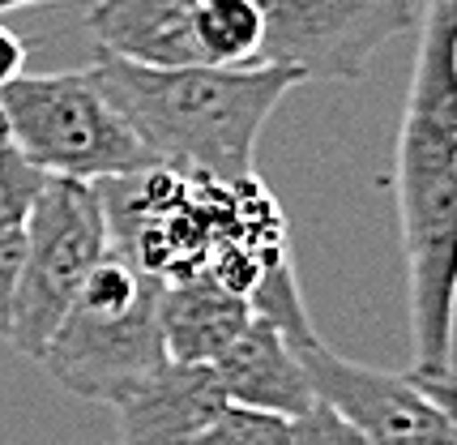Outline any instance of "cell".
<instances>
[{
	"label": "cell",
	"instance_id": "6da1fadb",
	"mask_svg": "<svg viewBox=\"0 0 457 445\" xmlns=\"http://www.w3.org/2000/svg\"><path fill=\"white\" fill-rule=\"evenodd\" d=\"M457 0H423V35L394 155L402 248L411 265L406 377L453 411V244H457Z\"/></svg>",
	"mask_w": 457,
	"mask_h": 445
},
{
	"label": "cell",
	"instance_id": "7a4b0ae2",
	"mask_svg": "<svg viewBox=\"0 0 457 445\" xmlns=\"http://www.w3.org/2000/svg\"><path fill=\"white\" fill-rule=\"evenodd\" d=\"M154 163L214 181L257 176V142L274 107L295 90V69H154L99 52L86 69Z\"/></svg>",
	"mask_w": 457,
	"mask_h": 445
},
{
	"label": "cell",
	"instance_id": "3957f363",
	"mask_svg": "<svg viewBox=\"0 0 457 445\" xmlns=\"http://www.w3.org/2000/svg\"><path fill=\"white\" fill-rule=\"evenodd\" d=\"M159 274L107 244L43 347L39 365L47 377L86 403H112L145 373H154L167 360L159 334Z\"/></svg>",
	"mask_w": 457,
	"mask_h": 445
},
{
	"label": "cell",
	"instance_id": "277c9868",
	"mask_svg": "<svg viewBox=\"0 0 457 445\" xmlns=\"http://www.w3.org/2000/svg\"><path fill=\"white\" fill-rule=\"evenodd\" d=\"M0 116L9 142L43 176L99 184L154 163L86 69L18 73L0 90Z\"/></svg>",
	"mask_w": 457,
	"mask_h": 445
},
{
	"label": "cell",
	"instance_id": "5b68a950",
	"mask_svg": "<svg viewBox=\"0 0 457 445\" xmlns=\"http://www.w3.org/2000/svg\"><path fill=\"white\" fill-rule=\"evenodd\" d=\"M107 244L112 236H107L99 189L86 181L47 176L30 206V219L21 227V265L4 343L39 360L47 339L64 322L73 296L86 283V274L107 253Z\"/></svg>",
	"mask_w": 457,
	"mask_h": 445
},
{
	"label": "cell",
	"instance_id": "8992f818",
	"mask_svg": "<svg viewBox=\"0 0 457 445\" xmlns=\"http://www.w3.org/2000/svg\"><path fill=\"white\" fill-rule=\"evenodd\" d=\"M261 69L355 81L385 43L419 26L415 0H257Z\"/></svg>",
	"mask_w": 457,
	"mask_h": 445
},
{
	"label": "cell",
	"instance_id": "52a82bcc",
	"mask_svg": "<svg viewBox=\"0 0 457 445\" xmlns=\"http://www.w3.org/2000/svg\"><path fill=\"white\" fill-rule=\"evenodd\" d=\"M295 356L320 403H329L342 420L372 445H457L453 411L436 407L406 373H385L338 356L320 334L299 339Z\"/></svg>",
	"mask_w": 457,
	"mask_h": 445
},
{
	"label": "cell",
	"instance_id": "ba28073f",
	"mask_svg": "<svg viewBox=\"0 0 457 445\" xmlns=\"http://www.w3.org/2000/svg\"><path fill=\"white\" fill-rule=\"evenodd\" d=\"M107 407L120 420V445H193L227 399L210 365L162 360Z\"/></svg>",
	"mask_w": 457,
	"mask_h": 445
},
{
	"label": "cell",
	"instance_id": "9c48e42d",
	"mask_svg": "<svg viewBox=\"0 0 457 445\" xmlns=\"http://www.w3.org/2000/svg\"><path fill=\"white\" fill-rule=\"evenodd\" d=\"M210 368L219 377V390L227 403L274 411L282 420L299 416L317 399L312 385H308V373L299 365L295 347L287 343V334L278 325L257 317V313Z\"/></svg>",
	"mask_w": 457,
	"mask_h": 445
},
{
	"label": "cell",
	"instance_id": "30bf717a",
	"mask_svg": "<svg viewBox=\"0 0 457 445\" xmlns=\"http://www.w3.org/2000/svg\"><path fill=\"white\" fill-rule=\"evenodd\" d=\"M253 322L244 296L227 291L210 274H188L159 291V334L167 360L179 365H214L227 343Z\"/></svg>",
	"mask_w": 457,
	"mask_h": 445
},
{
	"label": "cell",
	"instance_id": "8fae6325",
	"mask_svg": "<svg viewBox=\"0 0 457 445\" xmlns=\"http://www.w3.org/2000/svg\"><path fill=\"white\" fill-rule=\"evenodd\" d=\"M86 26L99 52L133 64H197L188 39V0H95Z\"/></svg>",
	"mask_w": 457,
	"mask_h": 445
},
{
	"label": "cell",
	"instance_id": "7c38bea8",
	"mask_svg": "<svg viewBox=\"0 0 457 445\" xmlns=\"http://www.w3.org/2000/svg\"><path fill=\"white\" fill-rule=\"evenodd\" d=\"M193 445H291L287 420L274 411L227 403Z\"/></svg>",
	"mask_w": 457,
	"mask_h": 445
},
{
	"label": "cell",
	"instance_id": "4fadbf2b",
	"mask_svg": "<svg viewBox=\"0 0 457 445\" xmlns=\"http://www.w3.org/2000/svg\"><path fill=\"white\" fill-rule=\"evenodd\" d=\"M287 432H291V445H372L351 420H342L338 411L320 399H312L299 416H291Z\"/></svg>",
	"mask_w": 457,
	"mask_h": 445
},
{
	"label": "cell",
	"instance_id": "5bb4252c",
	"mask_svg": "<svg viewBox=\"0 0 457 445\" xmlns=\"http://www.w3.org/2000/svg\"><path fill=\"white\" fill-rule=\"evenodd\" d=\"M21 265V231H0V343L9 339V308Z\"/></svg>",
	"mask_w": 457,
	"mask_h": 445
},
{
	"label": "cell",
	"instance_id": "9a60e30c",
	"mask_svg": "<svg viewBox=\"0 0 457 445\" xmlns=\"http://www.w3.org/2000/svg\"><path fill=\"white\" fill-rule=\"evenodd\" d=\"M18 73H26V43H21L9 26H0V90L18 78Z\"/></svg>",
	"mask_w": 457,
	"mask_h": 445
},
{
	"label": "cell",
	"instance_id": "2e32d148",
	"mask_svg": "<svg viewBox=\"0 0 457 445\" xmlns=\"http://www.w3.org/2000/svg\"><path fill=\"white\" fill-rule=\"evenodd\" d=\"M26 4H43V0H0V13H9V9H26Z\"/></svg>",
	"mask_w": 457,
	"mask_h": 445
},
{
	"label": "cell",
	"instance_id": "e0dca14e",
	"mask_svg": "<svg viewBox=\"0 0 457 445\" xmlns=\"http://www.w3.org/2000/svg\"><path fill=\"white\" fill-rule=\"evenodd\" d=\"M9 142V129H4V116H0V146Z\"/></svg>",
	"mask_w": 457,
	"mask_h": 445
}]
</instances>
